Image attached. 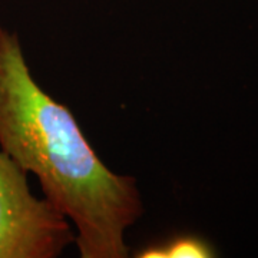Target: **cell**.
<instances>
[{"mask_svg":"<svg viewBox=\"0 0 258 258\" xmlns=\"http://www.w3.org/2000/svg\"><path fill=\"white\" fill-rule=\"evenodd\" d=\"M0 149L39 179L76 230L82 258H125V232L144 215L137 179L102 162L63 103L30 72L16 32L0 26Z\"/></svg>","mask_w":258,"mask_h":258,"instance_id":"1","label":"cell"},{"mask_svg":"<svg viewBox=\"0 0 258 258\" xmlns=\"http://www.w3.org/2000/svg\"><path fill=\"white\" fill-rule=\"evenodd\" d=\"M75 241L69 220L33 195L28 174L0 149V258H56Z\"/></svg>","mask_w":258,"mask_h":258,"instance_id":"2","label":"cell"},{"mask_svg":"<svg viewBox=\"0 0 258 258\" xmlns=\"http://www.w3.org/2000/svg\"><path fill=\"white\" fill-rule=\"evenodd\" d=\"M214 255L210 242L192 235L178 237L165 247H151L139 254L142 258H208Z\"/></svg>","mask_w":258,"mask_h":258,"instance_id":"3","label":"cell"}]
</instances>
